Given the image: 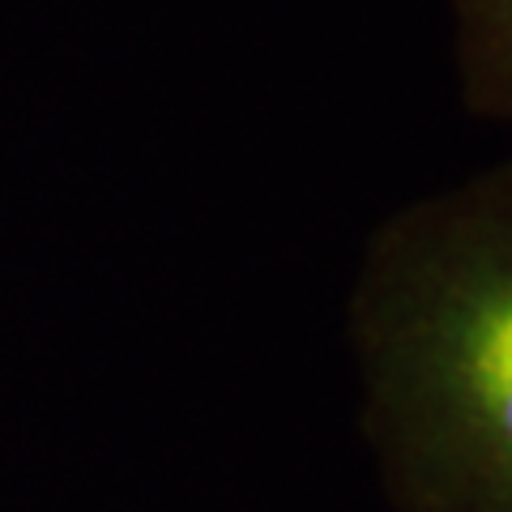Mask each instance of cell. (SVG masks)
Here are the masks:
<instances>
[{"instance_id":"cell-2","label":"cell","mask_w":512,"mask_h":512,"mask_svg":"<svg viewBox=\"0 0 512 512\" xmlns=\"http://www.w3.org/2000/svg\"><path fill=\"white\" fill-rule=\"evenodd\" d=\"M448 18L461 107L512 128V0H448Z\"/></svg>"},{"instance_id":"cell-1","label":"cell","mask_w":512,"mask_h":512,"mask_svg":"<svg viewBox=\"0 0 512 512\" xmlns=\"http://www.w3.org/2000/svg\"><path fill=\"white\" fill-rule=\"evenodd\" d=\"M346 338L384 504L512 512V158L367 231Z\"/></svg>"}]
</instances>
